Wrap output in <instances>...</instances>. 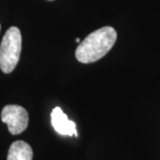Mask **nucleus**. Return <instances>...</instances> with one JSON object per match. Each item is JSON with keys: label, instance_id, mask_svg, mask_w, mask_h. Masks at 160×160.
I'll list each match as a JSON object with an SVG mask.
<instances>
[{"label": "nucleus", "instance_id": "nucleus-1", "mask_svg": "<svg viewBox=\"0 0 160 160\" xmlns=\"http://www.w3.org/2000/svg\"><path fill=\"white\" fill-rule=\"evenodd\" d=\"M117 40V31L106 26L89 34L76 50V58L82 63H92L102 58L112 48Z\"/></svg>", "mask_w": 160, "mask_h": 160}, {"label": "nucleus", "instance_id": "nucleus-2", "mask_svg": "<svg viewBox=\"0 0 160 160\" xmlns=\"http://www.w3.org/2000/svg\"><path fill=\"white\" fill-rule=\"evenodd\" d=\"M22 52V35L17 27L7 29L0 46V69L6 73H11L17 66Z\"/></svg>", "mask_w": 160, "mask_h": 160}, {"label": "nucleus", "instance_id": "nucleus-3", "mask_svg": "<svg viewBox=\"0 0 160 160\" xmlns=\"http://www.w3.org/2000/svg\"><path fill=\"white\" fill-rule=\"evenodd\" d=\"M1 120L7 125L12 134L15 135L22 132L27 128L29 125V114L20 105H6L1 112Z\"/></svg>", "mask_w": 160, "mask_h": 160}, {"label": "nucleus", "instance_id": "nucleus-4", "mask_svg": "<svg viewBox=\"0 0 160 160\" xmlns=\"http://www.w3.org/2000/svg\"><path fill=\"white\" fill-rule=\"evenodd\" d=\"M51 123L53 129L61 135L78 136L76 129V124L73 121L69 120L67 115L64 114L60 107L52 109L51 113Z\"/></svg>", "mask_w": 160, "mask_h": 160}, {"label": "nucleus", "instance_id": "nucleus-5", "mask_svg": "<svg viewBox=\"0 0 160 160\" xmlns=\"http://www.w3.org/2000/svg\"><path fill=\"white\" fill-rule=\"evenodd\" d=\"M33 150L29 144L23 141L12 143L7 155V160H32Z\"/></svg>", "mask_w": 160, "mask_h": 160}, {"label": "nucleus", "instance_id": "nucleus-6", "mask_svg": "<svg viewBox=\"0 0 160 160\" xmlns=\"http://www.w3.org/2000/svg\"><path fill=\"white\" fill-rule=\"evenodd\" d=\"M76 42H77V43H80V38H76Z\"/></svg>", "mask_w": 160, "mask_h": 160}, {"label": "nucleus", "instance_id": "nucleus-7", "mask_svg": "<svg viewBox=\"0 0 160 160\" xmlns=\"http://www.w3.org/2000/svg\"><path fill=\"white\" fill-rule=\"evenodd\" d=\"M49 1H52V0H49Z\"/></svg>", "mask_w": 160, "mask_h": 160}, {"label": "nucleus", "instance_id": "nucleus-8", "mask_svg": "<svg viewBox=\"0 0 160 160\" xmlns=\"http://www.w3.org/2000/svg\"><path fill=\"white\" fill-rule=\"evenodd\" d=\"M0 29H1V26H0Z\"/></svg>", "mask_w": 160, "mask_h": 160}]
</instances>
